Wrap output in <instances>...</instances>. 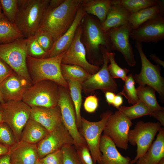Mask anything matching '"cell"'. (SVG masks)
Segmentation results:
<instances>
[{
	"label": "cell",
	"mask_w": 164,
	"mask_h": 164,
	"mask_svg": "<svg viewBox=\"0 0 164 164\" xmlns=\"http://www.w3.org/2000/svg\"><path fill=\"white\" fill-rule=\"evenodd\" d=\"M2 105L0 103V108H2Z\"/></svg>",
	"instance_id": "56"
},
{
	"label": "cell",
	"mask_w": 164,
	"mask_h": 164,
	"mask_svg": "<svg viewBox=\"0 0 164 164\" xmlns=\"http://www.w3.org/2000/svg\"><path fill=\"white\" fill-rule=\"evenodd\" d=\"M81 34L80 24L71 45L65 52L61 64L80 66L89 73L93 75L97 72L101 67L91 63L87 60L85 47L80 40Z\"/></svg>",
	"instance_id": "14"
},
{
	"label": "cell",
	"mask_w": 164,
	"mask_h": 164,
	"mask_svg": "<svg viewBox=\"0 0 164 164\" xmlns=\"http://www.w3.org/2000/svg\"><path fill=\"white\" fill-rule=\"evenodd\" d=\"M113 112L107 111L101 115V120L92 122L84 118H81V130L91 154L94 164H98L101 154L99 145L101 134L110 116Z\"/></svg>",
	"instance_id": "10"
},
{
	"label": "cell",
	"mask_w": 164,
	"mask_h": 164,
	"mask_svg": "<svg viewBox=\"0 0 164 164\" xmlns=\"http://www.w3.org/2000/svg\"><path fill=\"white\" fill-rule=\"evenodd\" d=\"M39 161L40 164H63L62 151L61 149L49 154Z\"/></svg>",
	"instance_id": "41"
},
{
	"label": "cell",
	"mask_w": 164,
	"mask_h": 164,
	"mask_svg": "<svg viewBox=\"0 0 164 164\" xmlns=\"http://www.w3.org/2000/svg\"><path fill=\"white\" fill-rule=\"evenodd\" d=\"M64 0H50L49 5L51 8H56L60 6Z\"/></svg>",
	"instance_id": "47"
},
{
	"label": "cell",
	"mask_w": 164,
	"mask_h": 164,
	"mask_svg": "<svg viewBox=\"0 0 164 164\" xmlns=\"http://www.w3.org/2000/svg\"><path fill=\"white\" fill-rule=\"evenodd\" d=\"M123 102V98L121 95L118 94L115 95L112 105L118 109L122 104Z\"/></svg>",
	"instance_id": "46"
},
{
	"label": "cell",
	"mask_w": 164,
	"mask_h": 164,
	"mask_svg": "<svg viewBox=\"0 0 164 164\" xmlns=\"http://www.w3.org/2000/svg\"><path fill=\"white\" fill-rule=\"evenodd\" d=\"M30 118L41 124L49 132L62 123L60 110L58 105L50 108L31 107Z\"/></svg>",
	"instance_id": "20"
},
{
	"label": "cell",
	"mask_w": 164,
	"mask_h": 164,
	"mask_svg": "<svg viewBox=\"0 0 164 164\" xmlns=\"http://www.w3.org/2000/svg\"><path fill=\"white\" fill-rule=\"evenodd\" d=\"M163 3L159 0H111V4L119 5L132 13L151 6Z\"/></svg>",
	"instance_id": "32"
},
{
	"label": "cell",
	"mask_w": 164,
	"mask_h": 164,
	"mask_svg": "<svg viewBox=\"0 0 164 164\" xmlns=\"http://www.w3.org/2000/svg\"><path fill=\"white\" fill-rule=\"evenodd\" d=\"M27 42V38L23 37L0 44V58L15 73L32 84L26 63Z\"/></svg>",
	"instance_id": "6"
},
{
	"label": "cell",
	"mask_w": 164,
	"mask_h": 164,
	"mask_svg": "<svg viewBox=\"0 0 164 164\" xmlns=\"http://www.w3.org/2000/svg\"><path fill=\"white\" fill-rule=\"evenodd\" d=\"M0 164H11L9 156L8 154L0 156Z\"/></svg>",
	"instance_id": "49"
},
{
	"label": "cell",
	"mask_w": 164,
	"mask_h": 164,
	"mask_svg": "<svg viewBox=\"0 0 164 164\" xmlns=\"http://www.w3.org/2000/svg\"><path fill=\"white\" fill-rule=\"evenodd\" d=\"M130 37L142 43H157L164 38L163 14L144 22L137 29L132 30Z\"/></svg>",
	"instance_id": "17"
},
{
	"label": "cell",
	"mask_w": 164,
	"mask_h": 164,
	"mask_svg": "<svg viewBox=\"0 0 164 164\" xmlns=\"http://www.w3.org/2000/svg\"><path fill=\"white\" fill-rule=\"evenodd\" d=\"M82 0H64L58 7L48 5L38 30L50 34L55 42L70 28L75 18Z\"/></svg>",
	"instance_id": "2"
},
{
	"label": "cell",
	"mask_w": 164,
	"mask_h": 164,
	"mask_svg": "<svg viewBox=\"0 0 164 164\" xmlns=\"http://www.w3.org/2000/svg\"><path fill=\"white\" fill-rule=\"evenodd\" d=\"M65 52L53 57L43 58H36L27 56V65L32 84L41 80H49L69 88L61 71L62 60Z\"/></svg>",
	"instance_id": "4"
},
{
	"label": "cell",
	"mask_w": 164,
	"mask_h": 164,
	"mask_svg": "<svg viewBox=\"0 0 164 164\" xmlns=\"http://www.w3.org/2000/svg\"><path fill=\"white\" fill-rule=\"evenodd\" d=\"M50 0H18L14 23L24 37L34 36L38 30Z\"/></svg>",
	"instance_id": "3"
},
{
	"label": "cell",
	"mask_w": 164,
	"mask_h": 164,
	"mask_svg": "<svg viewBox=\"0 0 164 164\" xmlns=\"http://www.w3.org/2000/svg\"><path fill=\"white\" fill-rule=\"evenodd\" d=\"M5 17L4 16L2 9V7L0 2V20L2 19Z\"/></svg>",
	"instance_id": "52"
},
{
	"label": "cell",
	"mask_w": 164,
	"mask_h": 164,
	"mask_svg": "<svg viewBox=\"0 0 164 164\" xmlns=\"http://www.w3.org/2000/svg\"><path fill=\"white\" fill-rule=\"evenodd\" d=\"M133 30L128 22L122 26L111 28L106 32L111 45V51H119L128 64L131 66L136 63L132 46L130 43V34Z\"/></svg>",
	"instance_id": "15"
},
{
	"label": "cell",
	"mask_w": 164,
	"mask_h": 164,
	"mask_svg": "<svg viewBox=\"0 0 164 164\" xmlns=\"http://www.w3.org/2000/svg\"><path fill=\"white\" fill-rule=\"evenodd\" d=\"M156 138L136 164H158L164 158V128L161 127Z\"/></svg>",
	"instance_id": "24"
},
{
	"label": "cell",
	"mask_w": 164,
	"mask_h": 164,
	"mask_svg": "<svg viewBox=\"0 0 164 164\" xmlns=\"http://www.w3.org/2000/svg\"><path fill=\"white\" fill-rule=\"evenodd\" d=\"M124 82L122 90L118 94L124 96L129 104L133 105L135 104L138 101L139 98L132 74H129L127 75Z\"/></svg>",
	"instance_id": "34"
},
{
	"label": "cell",
	"mask_w": 164,
	"mask_h": 164,
	"mask_svg": "<svg viewBox=\"0 0 164 164\" xmlns=\"http://www.w3.org/2000/svg\"><path fill=\"white\" fill-rule=\"evenodd\" d=\"M39 44L47 53L52 48L54 41L51 36L47 32L38 30L34 35Z\"/></svg>",
	"instance_id": "40"
},
{
	"label": "cell",
	"mask_w": 164,
	"mask_h": 164,
	"mask_svg": "<svg viewBox=\"0 0 164 164\" xmlns=\"http://www.w3.org/2000/svg\"><path fill=\"white\" fill-rule=\"evenodd\" d=\"M59 89L58 105L60 110L62 122L73 138L74 146L76 149L87 145L78 130L75 110L69 88L59 86Z\"/></svg>",
	"instance_id": "8"
},
{
	"label": "cell",
	"mask_w": 164,
	"mask_h": 164,
	"mask_svg": "<svg viewBox=\"0 0 164 164\" xmlns=\"http://www.w3.org/2000/svg\"><path fill=\"white\" fill-rule=\"evenodd\" d=\"M16 142L14 135L10 127L4 122L0 124V144L10 147Z\"/></svg>",
	"instance_id": "38"
},
{
	"label": "cell",
	"mask_w": 164,
	"mask_h": 164,
	"mask_svg": "<svg viewBox=\"0 0 164 164\" xmlns=\"http://www.w3.org/2000/svg\"><path fill=\"white\" fill-rule=\"evenodd\" d=\"M131 13L119 5H111L105 21L101 23L103 29L106 32L110 29L119 27L128 22Z\"/></svg>",
	"instance_id": "25"
},
{
	"label": "cell",
	"mask_w": 164,
	"mask_h": 164,
	"mask_svg": "<svg viewBox=\"0 0 164 164\" xmlns=\"http://www.w3.org/2000/svg\"><path fill=\"white\" fill-rule=\"evenodd\" d=\"M99 149L101 155L98 164H132L131 159L121 155L111 138L104 134L101 136Z\"/></svg>",
	"instance_id": "22"
},
{
	"label": "cell",
	"mask_w": 164,
	"mask_h": 164,
	"mask_svg": "<svg viewBox=\"0 0 164 164\" xmlns=\"http://www.w3.org/2000/svg\"><path fill=\"white\" fill-rule=\"evenodd\" d=\"M61 149L63 155V164H82L74 145H67Z\"/></svg>",
	"instance_id": "39"
},
{
	"label": "cell",
	"mask_w": 164,
	"mask_h": 164,
	"mask_svg": "<svg viewBox=\"0 0 164 164\" xmlns=\"http://www.w3.org/2000/svg\"><path fill=\"white\" fill-rule=\"evenodd\" d=\"M135 47L139 55L141 69L140 73L133 76L135 82L139 86L148 85L153 88L164 100V79L161 75L159 66L152 64L147 59L142 50V43L136 41Z\"/></svg>",
	"instance_id": "7"
},
{
	"label": "cell",
	"mask_w": 164,
	"mask_h": 164,
	"mask_svg": "<svg viewBox=\"0 0 164 164\" xmlns=\"http://www.w3.org/2000/svg\"><path fill=\"white\" fill-rule=\"evenodd\" d=\"M35 164H40L39 162V160Z\"/></svg>",
	"instance_id": "55"
},
{
	"label": "cell",
	"mask_w": 164,
	"mask_h": 164,
	"mask_svg": "<svg viewBox=\"0 0 164 164\" xmlns=\"http://www.w3.org/2000/svg\"><path fill=\"white\" fill-rule=\"evenodd\" d=\"M9 147L8 146L0 144V156L8 154Z\"/></svg>",
	"instance_id": "50"
},
{
	"label": "cell",
	"mask_w": 164,
	"mask_h": 164,
	"mask_svg": "<svg viewBox=\"0 0 164 164\" xmlns=\"http://www.w3.org/2000/svg\"><path fill=\"white\" fill-rule=\"evenodd\" d=\"M39 159L61 150L63 146L74 145L73 139L63 123L49 132L37 144Z\"/></svg>",
	"instance_id": "16"
},
{
	"label": "cell",
	"mask_w": 164,
	"mask_h": 164,
	"mask_svg": "<svg viewBox=\"0 0 164 164\" xmlns=\"http://www.w3.org/2000/svg\"><path fill=\"white\" fill-rule=\"evenodd\" d=\"M69 88L71 99L73 102L76 113V122L78 128H81V118L80 111L82 102L81 84L76 81L68 80Z\"/></svg>",
	"instance_id": "33"
},
{
	"label": "cell",
	"mask_w": 164,
	"mask_h": 164,
	"mask_svg": "<svg viewBox=\"0 0 164 164\" xmlns=\"http://www.w3.org/2000/svg\"><path fill=\"white\" fill-rule=\"evenodd\" d=\"M164 4L151 6L131 13L128 23L134 30L147 21L160 14H164Z\"/></svg>",
	"instance_id": "27"
},
{
	"label": "cell",
	"mask_w": 164,
	"mask_h": 164,
	"mask_svg": "<svg viewBox=\"0 0 164 164\" xmlns=\"http://www.w3.org/2000/svg\"><path fill=\"white\" fill-rule=\"evenodd\" d=\"M132 125L131 120L118 110L109 117L103 130L116 146L126 150L128 148V135Z\"/></svg>",
	"instance_id": "13"
},
{
	"label": "cell",
	"mask_w": 164,
	"mask_h": 164,
	"mask_svg": "<svg viewBox=\"0 0 164 164\" xmlns=\"http://www.w3.org/2000/svg\"><path fill=\"white\" fill-rule=\"evenodd\" d=\"M32 85L13 71L0 84V92L5 102L22 100L25 91Z\"/></svg>",
	"instance_id": "18"
},
{
	"label": "cell",
	"mask_w": 164,
	"mask_h": 164,
	"mask_svg": "<svg viewBox=\"0 0 164 164\" xmlns=\"http://www.w3.org/2000/svg\"><path fill=\"white\" fill-rule=\"evenodd\" d=\"M23 37L15 23L9 22L5 17L0 20V44L9 43Z\"/></svg>",
	"instance_id": "29"
},
{
	"label": "cell",
	"mask_w": 164,
	"mask_h": 164,
	"mask_svg": "<svg viewBox=\"0 0 164 164\" xmlns=\"http://www.w3.org/2000/svg\"><path fill=\"white\" fill-rule=\"evenodd\" d=\"M118 109L131 120L150 115L157 120L162 125L164 126V111L154 110L139 100L132 106H121Z\"/></svg>",
	"instance_id": "23"
},
{
	"label": "cell",
	"mask_w": 164,
	"mask_h": 164,
	"mask_svg": "<svg viewBox=\"0 0 164 164\" xmlns=\"http://www.w3.org/2000/svg\"><path fill=\"white\" fill-rule=\"evenodd\" d=\"M59 86L52 80L40 81L33 84L25 91L22 100L31 107H55L58 105Z\"/></svg>",
	"instance_id": "5"
},
{
	"label": "cell",
	"mask_w": 164,
	"mask_h": 164,
	"mask_svg": "<svg viewBox=\"0 0 164 164\" xmlns=\"http://www.w3.org/2000/svg\"><path fill=\"white\" fill-rule=\"evenodd\" d=\"M136 89L139 100L154 110L164 111V108L160 106L157 102L155 94L156 91L154 89L145 85L139 86Z\"/></svg>",
	"instance_id": "31"
},
{
	"label": "cell",
	"mask_w": 164,
	"mask_h": 164,
	"mask_svg": "<svg viewBox=\"0 0 164 164\" xmlns=\"http://www.w3.org/2000/svg\"><path fill=\"white\" fill-rule=\"evenodd\" d=\"M107 55L110 63L108 65V70L110 75L114 79L120 78L124 81L129 71V70L125 68H122L118 64L115 60L114 53L108 52Z\"/></svg>",
	"instance_id": "35"
},
{
	"label": "cell",
	"mask_w": 164,
	"mask_h": 164,
	"mask_svg": "<svg viewBox=\"0 0 164 164\" xmlns=\"http://www.w3.org/2000/svg\"><path fill=\"white\" fill-rule=\"evenodd\" d=\"M61 71L66 81L70 80L82 84L91 75L82 67L75 65L61 64Z\"/></svg>",
	"instance_id": "30"
},
{
	"label": "cell",
	"mask_w": 164,
	"mask_h": 164,
	"mask_svg": "<svg viewBox=\"0 0 164 164\" xmlns=\"http://www.w3.org/2000/svg\"><path fill=\"white\" fill-rule=\"evenodd\" d=\"M11 164H35L39 160L37 145L20 141L9 147Z\"/></svg>",
	"instance_id": "19"
},
{
	"label": "cell",
	"mask_w": 164,
	"mask_h": 164,
	"mask_svg": "<svg viewBox=\"0 0 164 164\" xmlns=\"http://www.w3.org/2000/svg\"><path fill=\"white\" fill-rule=\"evenodd\" d=\"M18 0H0L3 13L10 22L14 23L18 11Z\"/></svg>",
	"instance_id": "37"
},
{
	"label": "cell",
	"mask_w": 164,
	"mask_h": 164,
	"mask_svg": "<svg viewBox=\"0 0 164 164\" xmlns=\"http://www.w3.org/2000/svg\"><path fill=\"white\" fill-rule=\"evenodd\" d=\"M2 105L3 122L12 130L16 142H19L23 128L30 118L31 107L22 100L9 101Z\"/></svg>",
	"instance_id": "9"
},
{
	"label": "cell",
	"mask_w": 164,
	"mask_h": 164,
	"mask_svg": "<svg viewBox=\"0 0 164 164\" xmlns=\"http://www.w3.org/2000/svg\"><path fill=\"white\" fill-rule=\"evenodd\" d=\"M49 132L41 124L30 118L23 128L21 140L31 144H37Z\"/></svg>",
	"instance_id": "26"
},
{
	"label": "cell",
	"mask_w": 164,
	"mask_h": 164,
	"mask_svg": "<svg viewBox=\"0 0 164 164\" xmlns=\"http://www.w3.org/2000/svg\"><path fill=\"white\" fill-rule=\"evenodd\" d=\"M85 14L81 4L71 26L64 34L55 41L52 48L47 52L46 58L56 56L67 50L71 45L76 30Z\"/></svg>",
	"instance_id": "21"
},
{
	"label": "cell",
	"mask_w": 164,
	"mask_h": 164,
	"mask_svg": "<svg viewBox=\"0 0 164 164\" xmlns=\"http://www.w3.org/2000/svg\"><path fill=\"white\" fill-rule=\"evenodd\" d=\"M13 71L5 62L0 58V84Z\"/></svg>",
	"instance_id": "44"
},
{
	"label": "cell",
	"mask_w": 164,
	"mask_h": 164,
	"mask_svg": "<svg viewBox=\"0 0 164 164\" xmlns=\"http://www.w3.org/2000/svg\"><path fill=\"white\" fill-rule=\"evenodd\" d=\"M150 56L152 60L156 63L157 65L161 66L164 67V62L160 60L156 55L152 54L150 55Z\"/></svg>",
	"instance_id": "48"
},
{
	"label": "cell",
	"mask_w": 164,
	"mask_h": 164,
	"mask_svg": "<svg viewBox=\"0 0 164 164\" xmlns=\"http://www.w3.org/2000/svg\"><path fill=\"white\" fill-rule=\"evenodd\" d=\"M81 4L86 13L95 16L101 23L112 5L111 0H82Z\"/></svg>",
	"instance_id": "28"
},
{
	"label": "cell",
	"mask_w": 164,
	"mask_h": 164,
	"mask_svg": "<svg viewBox=\"0 0 164 164\" xmlns=\"http://www.w3.org/2000/svg\"><path fill=\"white\" fill-rule=\"evenodd\" d=\"M100 49L103 55V63L97 72L91 75L81 84L82 91L88 93L101 90L104 93L110 91L116 94L118 91V87L115 80L112 77L108 71V52L104 46H101Z\"/></svg>",
	"instance_id": "12"
},
{
	"label": "cell",
	"mask_w": 164,
	"mask_h": 164,
	"mask_svg": "<svg viewBox=\"0 0 164 164\" xmlns=\"http://www.w3.org/2000/svg\"><path fill=\"white\" fill-rule=\"evenodd\" d=\"M80 25V40L85 47L87 59L93 65H102L103 59L100 46H105L108 52L111 51V45L106 32L103 29L101 22L96 17L87 13Z\"/></svg>",
	"instance_id": "1"
},
{
	"label": "cell",
	"mask_w": 164,
	"mask_h": 164,
	"mask_svg": "<svg viewBox=\"0 0 164 164\" xmlns=\"http://www.w3.org/2000/svg\"><path fill=\"white\" fill-rule=\"evenodd\" d=\"M98 104V100L95 95H91L87 97L84 104L85 110L89 113L94 112L97 109Z\"/></svg>",
	"instance_id": "43"
},
{
	"label": "cell",
	"mask_w": 164,
	"mask_h": 164,
	"mask_svg": "<svg viewBox=\"0 0 164 164\" xmlns=\"http://www.w3.org/2000/svg\"><path fill=\"white\" fill-rule=\"evenodd\" d=\"M115 94L110 91L105 93V96L106 101L109 105H112L115 96Z\"/></svg>",
	"instance_id": "45"
},
{
	"label": "cell",
	"mask_w": 164,
	"mask_h": 164,
	"mask_svg": "<svg viewBox=\"0 0 164 164\" xmlns=\"http://www.w3.org/2000/svg\"><path fill=\"white\" fill-rule=\"evenodd\" d=\"M158 164H164V158L162 159Z\"/></svg>",
	"instance_id": "54"
},
{
	"label": "cell",
	"mask_w": 164,
	"mask_h": 164,
	"mask_svg": "<svg viewBox=\"0 0 164 164\" xmlns=\"http://www.w3.org/2000/svg\"><path fill=\"white\" fill-rule=\"evenodd\" d=\"M4 122L3 120V114L2 109L0 108V124Z\"/></svg>",
	"instance_id": "51"
},
{
	"label": "cell",
	"mask_w": 164,
	"mask_h": 164,
	"mask_svg": "<svg viewBox=\"0 0 164 164\" xmlns=\"http://www.w3.org/2000/svg\"><path fill=\"white\" fill-rule=\"evenodd\" d=\"M27 38V56L36 58L46 57L47 53L40 46L34 36Z\"/></svg>",
	"instance_id": "36"
},
{
	"label": "cell",
	"mask_w": 164,
	"mask_h": 164,
	"mask_svg": "<svg viewBox=\"0 0 164 164\" xmlns=\"http://www.w3.org/2000/svg\"><path fill=\"white\" fill-rule=\"evenodd\" d=\"M5 103V102L0 92V103L2 104H4Z\"/></svg>",
	"instance_id": "53"
},
{
	"label": "cell",
	"mask_w": 164,
	"mask_h": 164,
	"mask_svg": "<svg viewBox=\"0 0 164 164\" xmlns=\"http://www.w3.org/2000/svg\"><path fill=\"white\" fill-rule=\"evenodd\" d=\"M161 125L159 122H145L140 121L134 129L129 130L128 142L132 145L137 146V154L132 160V164L135 163L138 159L146 152Z\"/></svg>",
	"instance_id": "11"
},
{
	"label": "cell",
	"mask_w": 164,
	"mask_h": 164,
	"mask_svg": "<svg viewBox=\"0 0 164 164\" xmlns=\"http://www.w3.org/2000/svg\"><path fill=\"white\" fill-rule=\"evenodd\" d=\"M79 158L82 164H94L87 145L76 149Z\"/></svg>",
	"instance_id": "42"
}]
</instances>
